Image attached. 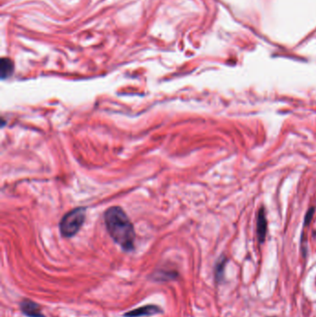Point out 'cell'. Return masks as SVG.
<instances>
[{
  "label": "cell",
  "instance_id": "8992f818",
  "mask_svg": "<svg viewBox=\"0 0 316 317\" xmlns=\"http://www.w3.org/2000/svg\"><path fill=\"white\" fill-rule=\"evenodd\" d=\"M0 68H1V76H2V78H6L13 72V63L11 62L10 59H8L7 58H3L1 59Z\"/></svg>",
  "mask_w": 316,
  "mask_h": 317
},
{
  "label": "cell",
  "instance_id": "277c9868",
  "mask_svg": "<svg viewBox=\"0 0 316 317\" xmlns=\"http://www.w3.org/2000/svg\"><path fill=\"white\" fill-rule=\"evenodd\" d=\"M162 311L160 307L156 305H145L138 309L132 310L128 313L124 314L125 317H150L157 314H162Z\"/></svg>",
  "mask_w": 316,
  "mask_h": 317
},
{
  "label": "cell",
  "instance_id": "3957f363",
  "mask_svg": "<svg viewBox=\"0 0 316 317\" xmlns=\"http://www.w3.org/2000/svg\"><path fill=\"white\" fill-rule=\"evenodd\" d=\"M20 307L22 313L28 317H45L41 312L40 306L34 301L25 299L21 301Z\"/></svg>",
  "mask_w": 316,
  "mask_h": 317
},
{
  "label": "cell",
  "instance_id": "52a82bcc",
  "mask_svg": "<svg viewBox=\"0 0 316 317\" xmlns=\"http://www.w3.org/2000/svg\"><path fill=\"white\" fill-rule=\"evenodd\" d=\"M226 262L227 260L226 258H221V260L218 261L217 265H216V270H215V277H216V280L218 282H221L223 277H224V272H225V266H226Z\"/></svg>",
  "mask_w": 316,
  "mask_h": 317
},
{
  "label": "cell",
  "instance_id": "6da1fadb",
  "mask_svg": "<svg viewBox=\"0 0 316 317\" xmlns=\"http://www.w3.org/2000/svg\"><path fill=\"white\" fill-rule=\"evenodd\" d=\"M106 228L117 244L126 252L134 250L135 229L129 218L120 207L108 209L104 215Z\"/></svg>",
  "mask_w": 316,
  "mask_h": 317
},
{
  "label": "cell",
  "instance_id": "7a4b0ae2",
  "mask_svg": "<svg viewBox=\"0 0 316 317\" xmlns=\"http://www.w3.org/2000/svg\"><path fill=\"white\" fill-rule=\"evenodd\" d=\"M86 220V210L77 208L65 214L59 224V230L65 237H72L82 228Z\"/></svg>",
  "mask_w": 316,
  "mask_h": 317
},
{
  "label": "cell",
  "instance_id": "5b68a950",
  "mask_svg": "<svg viewBox=\"0 0 316 317\" xmlns=\"http://www.w3.org/2000/svg\"><path fill=\"white\" fill-rule=\"evenodd\" d=\"M266 232H267V220H266L265 211L264 209L261 208L257 215V236L260 243H262L265 240Z\"/></svg>",
  "mask_w": 316,
  "mask_h": 317
}]
</instances>
